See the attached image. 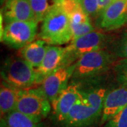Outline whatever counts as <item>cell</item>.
<instances>
[{
	"label": "cell",
	"mask_w": 127,
	"mask_h": 127,
	"mask_svg": "<svg viewBox=\"0 0 127 127\" xmlns=\"http://www.w3.org/2000/svg\"><path fill=\"white\" fill-rule=\"evenodd\" d=\"M81 6L89 17L96 18L100 16V8L97 0H78Z\"/></svg>",
	"instance_id": "cell-21"
},
{
	"label": "cell",
	"mask_w": 127,
	"mask_h": 127,
	"mask_svg": "<svg viewBox=\"0 0 127 127\" xmlns=\"http://www.w3.org/2000/svg\"><path fill=\"white\" fill-rule=\"evenodd\" d=\"M80 96L79 85L76 83L69 84L52 103L55 117L59 122L66 119L71 109L76 103Z\"/></svg>",
	"instance_id": "cell-12"
},
{
	"label": "cell",
	"mask_w": 127,
	"mask_h": 127,
	"mask_svg": "<svg viewBox=\"0 0 127 127\" xmlns=\"http://www.w3.org/2000/svg\"><path fill=\"white\" fill-rule=\"evenodd\" d=\"M74 68V64L69 66H61L46 77L42 83L41 88L51 104L68 86V81L72 76Z\"/></svg>",
	"instance_id": "cell-9"
},
{
	"label": "cell",
	"mask_w": 127,
	"mask_h": 127,
	"mask_svg": "<svg viewBox=\"0 0 127 127\" xmlns=\"http://www.w3.org/2000/svg\"><path fill=\"white\" fill-rule=\"evenodd\" d=\"M34 13L35 20L39 23L43 21L51 11L61 4L62 0H28Z\"/></svg>",
	"instance_id": "cell-16"
},
{
	"label": "cell",
	"mask_w": 127,
	"mask_h": 127,
	"mask_svg": "<svg viewBox=\"0 0 127 127\" xmlns=\"http://www.w3.org/2000/svg\"><path fill=\"white\" fill-rule=\"evenodd\" d=\"M0 127H9L4 117H1L0 120Z\"/></svg>",
	"instance_id": "cell-24"
},
{
	"label": "cell",
	"mask_w": 127,
	"mask_h": 127,
	"mask_svg": "<svg viewBox=\"0 0 127 127\" xmlns=\"http://www.w3.org/2000/svg\"><path fill=\"white\" fill-rule=\"evenodd\" d=\"M64 54L65 47L48 45L42 62L35 70V84H42L46 77L59 67L64 66Z\"/></svg>",
	"instance_id": "cell-10"
},
{
	"label": "cell",
	"mask_w": 127,
	"mask_h": 127,
	"mask_svg": "<svg viewBox=\"0 0 127 127\" xmlns=\"http://www.w3.org/2000/svg\"><path fill=\"white\" fill-rule=\"evenodd\" d=\"M79 91V98L62 122L64 127H89L101 119L108 91L100 87L82 90L80 85Z\"/></svg>",
	"instance_id": "cell-1"
},
{
	"label": "cell",
	"mask_w": 127,
	"mask_h": 127,
	"mask_svg": "<svg viewBox=\"0 0 127 127\" xmlns=\"http://www.w3.org/2000/svg\"><path fill=\"white\" fill-rule=\"evenodd\" d=\"M1 15L6 23L36 21L28 0H6Z\"/></svg>",
	"instance_id": "cell-13"
},
{
	"label": "cell",
	"mask_w": 127,
	"mask_h": 127,
	"mask_svg": "<svg viewBox=\"0 0 127 127\" xmlns=\"http://www.w3.org/2000/svg\"><path fill=\"white\" fill-rule=\"evenodd\" d=\"M48 44L42 40L32 42L21 50V55L33 68H37L45 56Z\"/></svg>",
	"instance_id": "cell-14"
},
{
	"label": "cell",
	"mask_w": 127,
	"mask_h": 127,
	"mask_svg": "<svg viewBox=\"0 0 127 127\" xmlns=\"http://www.w3.org/2000/svg\"><path fill=\"white\" fill-rule=\"evenodd\" d=\"M99 4V8H100V16L101 14L104 11L108 6H109L113 0H97Z\"/></svg>",
	"instance_id": "cell-23"
},
{
	"label": "cell",
	"mask_w": 127,
	"mask_h": 127,
	"mask_svg": "<svg viewBox=\"0 0 127 127\" xmlns=\"http://www.w3.org/2000/svg\"><path fill=\"white\" fill-rule=\"evenodd\" d=\"M16 110L40 122L50 112L51 102L41 87L23 89L19 93Z\"/></svg>",
	"instance_id": "cell-5"
},
{
	"label": "cell",
	"mask_w": 127,
	"mask_h": 127,
	"mask_svg": "<svg viewBox=\"0 0 127 127\" xmlns=\"http://www.w3.org/2000/svg\"><path fill=\"white\" fill-rule=\"evenodd\" d=\"M38 37L48 45H61L72 41L68 15L61 4L51 11L42 21Z\"/></svg>",
	"instance_id": "cell-3"
},
{
	"label": "cell",
	"mask_w": 127,
	"mask_h": 127,
	"mask_svg": "<svg viewBox=\"0 0 127 127\" xmlns=\"http://www.w3.org/2000/svg\"><path fill=\"white\" fill-rule=\"evenodd\" d=\"M1 76L10 86L23 90L31 87L35 82V71L23 58L9 57L4 61Z\"/></svg>",
	"instance_id": "cell-4"
},
{
	"label": "cell",
	"mask_w": 127,
	"mask_h": 127,
	"mask_svg": "<svg viewBox=\"0 0 127 127\" xmlns=\"http://www.w3.org/2000/svg\"><path fill=\"white\" fill-rule=\"evenodd\" d=\"M37 23V21H14L7 23L1 35V40L14 49L23 48L35 38Z\"/></svg>",
	"instance_id": "cell-7"
},
{
	"label": "cell",
	"mask_w": 127,
	"mask_h": 127,
	"mask_svg": "<svg viewBox=\"0 0 127 127\" xmlns=\"http://www.w3.org/2000/svg\"><path fill=\"white\" fill-rule=\"evenodd\" d=\"M108 43H109V36L102 32L94 31L78 37L65 47L64 66L72 65L83 55L88 52L104 49Z\"/></svg>",
	"instance_id": "cell-6"
},
{
	"label": "cell",
	"mask_w": 127,
	"mask_h": 127,
	"mask_svg": "<svg viewBox=\"0 0 127 127\" xmlns=\"http://www.w3.org/2000/svg\"><path fill=\"white\" fill-rule=\"evenodd\" d=\"M70 28L72 34V40L95 31V28L93 26L91 21L81 23L70 22Z\"/></svg>",
	"instance_id": "cell-20"
},
{
	"label": "cell",
	"mask_w": 127,
	"mask_h": 127,
	"mask_svg": "<svg viewBox=\"0 0 127 127\" xmlns=\"http://www.w3.org/2000/svg\"><path fill=\"white\" fill-rule=\"evenodd\" d=\"M116 79L122 86L127 87V58L119 60L114 66Z\"/></svg>",
	"instance_id": "cell-19"
},
{
	"label": "cell",
	"mask_w": 127,
	"mask_h": 127,
	"mask_svg": "<svg viewBox=\"0 0 127 127\" xmlns=\"http://www.w3.org/2000/svg\"><path fill=\"white\" fill-rule=\"evenodd\" d=\"M127 106V87L121 86L108 91L103 102V108L100 122L106 123L119 113Z\"/></svg>",
	"instance_id": "cell-11"
},
{
	"label": "cell",
	"mask_w": 127,
	"mask_h": 127,
	"mask_svg": "<svg viewBox=\"0 0 127 127\" xmlns=\"http://www.w3.org/2000/svg\"><path fill=\"white\" fill-rule=\"evenodd\" d=\"M4 118L9 127H45L41 122H35L17 110L6 114Z\"/></svg>",
	"instance_id": "cell-17"
},
{
	"label": "cell",
	"mask_w": 127,
	"mask_h": 127,
	"mask_svg": "<svg viewBox=\"0 0 127 127\" xmlns=\"http://www.w3.org/2000/svg\"><path fill=\"white\" fill-rule=\"evenodd\" d=\"M97 25L107 31L127 25V0H113L98 17Z\"/></svg>",
	"instance_id": "cell-8"
},
{
	"label": "cell",
	"mask_w": 127,
	"mask_h": 127,
	"mask_svg": "<svg viewBox=\"0 0 127 127\" xmlns=\"http://www.w3.org/2000/svg\"><path fill=\"white\" fill-rule=\"evenodd\" d=\"M115 56L109 51H93L83 55L76 61L71 78L73 83H81L100 76L106 73L115 60Z\"/></svg>",
	"instance_id": "cell-2"
},
{
	"label": "cell",
	"mask_w": 127,
	"mask_h": 127,
	"mask_svg": "<svg viewBox=\"0 0 127 127\" xmlns=\"http://www.w3.org/2000/svg\"><path fill=\"white\" fill-rule=\"evenodd\" d=\"M20 89L10 86L2 81L0 88V110L1 117L16 110Z\"/></svg>",
	"instance_id": "cell-15"
},
{
	"label": "cell",
	"mask_w": 127,
	"mask_h": 127,
	"mask_svg": "<svg viewBox=\"0 0 127 127\" xmlns=\"http://www.w3.org/2000/svg\"><path fill=\"white\" fill-rule=\"evenodd\" d=\"M103 127H127V106L104 123Z\"/></svg>",
	"instance_id": "cell-22"
},
{
	"label": "cell",
	"mask_w": 127,
	"mask_h": 127,
	"mask_svg": "<svg viewBox=\"0 0 127 127\" xmlns=\"http://www.w3.org/2000/svg\"><path fill=\"white\" fill-rule=\"evenodd\" d=\"M111 52L116 58H127V31L123 32L117 40L112 43Z\"/></svg>",
	"instance_id": "cell-18"
}]
</instances>
